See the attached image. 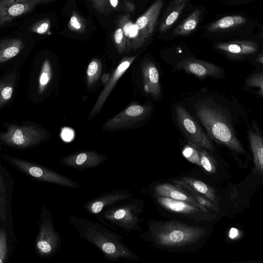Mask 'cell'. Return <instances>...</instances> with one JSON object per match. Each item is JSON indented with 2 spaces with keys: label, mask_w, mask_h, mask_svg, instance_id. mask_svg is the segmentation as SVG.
Listing matches in <instances>:
<instances>
[{
  "label": "cell",
  "mask_w": 263,
  "mask_h": 263,
  "mask_svg": "<svg viewBox=\"0 0 263 263\" xmlns=\"http://www.w3.org/2000/svg\"><path fill=\"white\" fill-rule=\"evenodd\" d=\"M69 221L80 237L91 243L102 253L105 258L115 261L119 259L136 260L138 257L123 241V237L97 222L70 216Z\"/></svg>",
  "instance_id": "cell-1"
},
{
  "label": "cell",
  "mask_w": 263,
  "mask_h": 263,
  "mask_svg": "<svg viewBox=\"0 0 263 263\" xmlns=\"http://www.w3.org/2000/svg\"><path fill=\"white\" fill-rule=\"evenodd\" d=\"M148 105L132 104L108 119L103 125L105 130H114L135 125L144 120L150 114Z\"/></svg>",
  "instance_id": "cell-7"
},
{
  "label": "cell",
  "mask_w": 263,
  "mask_h": 263,
  "mask_svg": "<svg viewBox=\"0 0 263 263\" xmlns=\"http://www.w3.org/2000/svg\"><path fill=\"white\" fill-rule=\"evenodd\" d=\"M110 5L114 8H116L118 4V0H109Z\"/></svg>",
  "instance_id": "cell-41"
},
{
  "label": "cell",
  "mask_w": 263,
  "mask_h": 263,
  "mask_svg": "<svg viewBox=\"0 0 263 263\" xmlns=\"http://www.w3.org/2000/svg\"><path fill=\"white\" fill-rule=\"evenodd\" d=\"M238 235V230L235 228H232L229 232V236L231 238H234Z\"/></svg>",
  "instance_id": "cell-40"
},
{
  "label": "cell",
  "mask_w": 263,
  "mask_h": 263,
  "mask_svg": "<svg viewBox=\"0 0 263 263\" xmlns=\"http://www.w3.org/2000/svg\"><path fill=\"white\" fill-rule=\"evenodd\" d=\"M156 199L160 204L171 211L183 214H191L202 211L197 206L185 201L160 196H157Z\"/></svg>",
  "instance_id": "cell-21"
},
{
  "label": "cell",
  "mask_w": 263,
  "mask_h": 263,
  "mask_svg": "<svg viewBox=\"0 0 263 263\" xmlns=\"http://www.w3.org/2000/svg\"><path fill=\"white\" fill-rule=\"evenodd\" d=\"M184 190L186 191L200 205L205 207L206 209L208 208L217 213L219 212V208L217 204L212 202L204 196L192 191Z\"/></svg>",
  "instance_id": "cell-29"
},
{
  "label": "cell",
  "mask_w": 263,
  "mask_h": 263,
  "mask_svg": "<svg viewBox=\"0 0 263 263\" xmlns=\"http://www.w3.org/2000/svg\"><path fill=\"white\" fill-rule=\"evenodd\" d=\"M13 89L11 87L7 86L2 90L1 95L2 97L5 100H8L12 96Z\"/></svg>",
  "instance_id": "cell-39"
},
{
  "label": "cell",
  "mask_w": 263,
  "mask_h": 263,
  "mask_svg": "<svg viewBox=\"0 0 263 263\" xmlns=\"http://www.w3.org/2000/svg\"><path fill=\"white\" fill-rule=\"evenodd\" d=\"M106 157L93 151H84L72 154L61 160L64 165L78 170L95 167L103 163Z\"/></svg>",
  "instance_id": "cell-14"
},
{
  "label": "cell",
  "mask_w": 263,
  "mask_h": 263,
  "mask_svg": "<svg viewBox=\"0 0 263 263\" xmlns=\"http://www.w3.org/2000/svg\"><path fill=\"white\" fill-rule=\"evenodd\" d=\"M94 7L100 11L105 10L109 4V0H90Z\"/></svg>",
  "instance_id": "cell-38"
},
{
  "label": "cell",
  "mask_w": 263,
  "mask_h": 263,
  "mask_svg": "<svg viewBox=\"0 0 263 263\" xmlns=\"http://www.w3.org/2000/svg\"><path fill=\"white\" fill-rule=\"evenodd\" d=\"M190 144L184 147L182 155L189 161L201 166L199 155L197 150L193 145Z\"/></svg>",
  "instance_id": "cell-32"
},
{
  "label": "cell",
  "mask_w": 263,
  "mask_h": 263,
  "mask_svg": "<svg viewBox=\"0 0 263 263\" xmlns=\"http://www.w3.org/2000/svg\"><path fill=\"white\" fill-rule=\"evenodd\" d=\"M102 63L97 59H92L89 63L86 71L88 88L93 86L99 80L102 72Z\"/></svg>",
  "instance_id": "cell-27"
},
{
  "label": "cell",
  "mask_w": 263,
  "mask_h": 263,
  "mask_svg": "<svg viewBox=\"0 0 263 263\" xmlns=\"http://www.w3.org/2000/svg\"><path fill=\"white\" fill-rule=\"evenodd\" d=\"M132 4H130L129 2L126 3L127 8H128L129 11L132 12V11H133V10L134 9V5L130 6V5Z\"/></svg>",
  "instance_id": "cell-43"
},
{
  "label": "cell",
  "mask_w": 263,
  "mask_h": 263,
  "mask_svg": "<svg viewBox=\"0 0 263 263\" xmlns=\"http://www.w3.org/2000/svg\"><path fill=\"white\" fill-rule=\"evenodd\" d=\"M189 143L193 145L197 150L199 155L201 167H202L208 173H215L216 171L215 161L213 158L206 151V149L197 146L191 142L189 141Z\"/></svg>",
  "instance_id": "cell-28"
},
{
  "label": "cell",
  "mask_w": 263,
  "mask_h": 263,
  "mask_svg": "<svg viewBox=\"0 0 263 263\" xmlns=\"http://www.w3.org/2000/svg\"><path fill=\"white\" fill-rule=\"evenodd\" d=\"M256 61H257V62H258L259 63L261 64H262L263 63V58H262V54L260 55V57H258L256 59Z\"/></svg>",
  "instance_id": "cell-44"
},
{
  "label": "cell",
  "mask_w": 263,
  "mask_h": 263,
  "mask_svg": "<svg viewBox=\"0 0 263 263\" xmlns=\"http://www.w3.org/2000/svg\"><path fill=\"white\" fill-rule=\"evenodd\" d=\"M40 139V136H29V129L16 128L6 140L12 145L26 147L37 142Z\"/></svg>",
  "instance_id": "cell-22"
},
{
  "label": "cell",
  "mask_w": 263,
  "mask_h": 263,
  "mask_svg": "<svg viewBox=\"0 0 263 263\" xmlns=\"http://www.w3.org/2000/svg\"><path fill=\"white\" fill-rule=\"evenodd\" d=\"M195 112L211 138L236 152L245 153L234 134L229 118L221 109L213 105L202 104L196 108Z\"/></svg>",
  "instance_id": "cell-2"
},
{
  "label": "cell",
  "mask_w": 263,
  "mask_h": 263,
  "mask_svg": "<svg viewBox=\"0 0 263 263\" xmlns=\"http://www.w3.org/2000/svg\"><path fill=\"white\" fill-rule=\"evenodd\" d=\"M74 130L69 127H64L61 133V137L63 141L69 142L73 140L74 137Z\"/></svg>",
  "instance_id": "cell-36"
},
{
  "label": "cell",
  "mask_w": 263,
  "mask_h": 263,
  "mask_svg": "<svg viewBox=\"0 0 263 263\" xmlns=\"http://www.w3.org/2000/svg\"><path fill=\"white\" fill-rule=\"evenodd\" d=\"M1 180H2V177H1V175L0 174V205L3 202V195L1 193V181H2Z\"/></svg>",
  "instance_id": "cell-42"
},
{
  "label": "cell",
  "mask_w": 263,
  "mask_h": 263,
  "mask_svg": "<svg viewBox=\"0 0 263 263\" xmlns=\"http://www.w3.org/2000/svg\"><path fill=\"white\" fill-rule=\"evenodd\" d=\"M23 47V41L20 38H10L0 43V62L16 56Z\"/></svg>",
  "instance_id": "cell-24"
},
{
  "label": "cell",
  "mask_w": 263,
  "mask_h": 263,
  "mask_svg": "<svg viewBox=\"0 0 263 263\" xmlns=\"http://www.w3.org/2000/svg\"><path fill=\"white\" fill-rule=\"evenodd\" d=\"M119 26L122 28L127 41L126 51L137 50L139 48V32L135 23L129 20L128 16H124L119 21Z\"/></svg>",
  "instance_id": "cell-20"
},
{
  "label": "cell",
  "mask_w": 263,
  "mask_h": 263,
  "mask_svg": "<svg viewBox=\"0 0 263 263\" xmlns=\"http://www.w3.org/2000/svg\"><path fill=\"white\" fill-rule=\"evenodd\" d=\"M163 4V0L156 1L135 23L138 30L140 48L152 36Z\"/></svg>",
  "instance_id": "cell-9"
},
{
  "label": "cell",
  "mask_w": 263,
  "mask_h": 263,
  "mask_svg": "<svg viewBox=\"0 0 263 263\" xmlns=\"http://www.w3.org/2000/svg\"><path fill=\"white\" fill-rule=\"evenodd\" d=\"M247 22V19L241 15L227 16L210 24L207 29L210 32L223 30L241 25Z\"/></svg>",
  "instance_id": "cell-25"
},
{
  "label": "cell",
  "mask_w": 263,
  "mask_h": 263,
  "mask_svg": "<svg viewBox=\"0 0 263 263\" xmlns=\"http://www.w3.org/2000/svg\"><path fill=\"white\" fill-rule=\"evenodd\" d=\"M188 0H173L170 11L161 22L159 31H166L175 23L184 8Z\"/></svg>",
  "instance_id": "cell-23"
},
{
  "label": "cell",
  "mask_w": 263,
  "mask_h": 263,
  "mask_svg": "<svg viewBox=\"0 0 263 263\" xmlns=\"http://www.w3.org/2000/svg\"><path fill=\"white\" fill-rule=\"evenodd\" d=\"M8 161L26 174L40 181L74 189L80 187L77 183L69 178L42 166L15 158H8Z\"/></svg>",
  "instance_id": "cell-6"
},
{
  "label": "cell",
  "mask_w": 263,
  "mask_h": 263,
  "mask_svg": "<svg viewBox=\"0 0 263 263\" xmlns=\"http://www.w3.org/2000/svg\"><path fill=\"white\" fill-rule=\"evenodd\" d=\"M60 243V236L52 223L47 220L42 222L35 241L37 253L42 256H50L58 250Z\"/></svg>",
  "instance_id": "cell-10"
},
{
  "label": "cell",
  "mask_w": 263,
  "mask_h": 263,
  "mask_svg": "<svg viewBox=\"0 0 263 263\" xmlns=\"http://www.w3.org/2000/svg\"><path fill=\"white\" fill-rule=\"evenodd\" d=\"M173 182L183 189L192 191L204 196L216 204L218 203L214 189L200 180L190 177H183L173 180Z\"/></svg>",
  "instance_id": "cell-18"
},
{
  "label": "cell",
  "mask_w": 263,
  "mask_h": 263,
  "mask_svg": "<svg viewBox=\"0 0 263 263\" xmlns=\"http://www.w3.org/2000/svg\"><path fill=\"white\" fill-rule=\"evenodd\" d=\"M246 86L259 89V95L263 96V73L262 72H257L248 78L245 81Z\"/></svg>",
  "instance_id": "cell-30"
},
{
  "label": "cell",
  "mask_w": 263,
  "mask_h": 263,
  "mask_svg": "<svg viewBox=\"0 0 263 263\" xmlns=\"http://www.w3.org/2000/svg\"><path fill=\"white\" fill-rule=\"evenodd\" d=\"M51 77V69L49 63L46 61L44 63V68L40 79V83L42 87L45 86L49 81Z\"/></svg>",
  "instance_id": "cell-35"
},
{
  "label": "cell",
  "mask_w": 263,
  "mask_h": 263,
  "mask_svg": "<svg viewBox=\"0 0 263 263\" xmlns=\"http://www.w3.org/2000/svg\"><path fill=\"white\" fill-rule=\"evenodd\" d=\"M135 58L136 56L124 57L121 59L116 68L109 77L105 86L92 108L88 116V120L91 119L99 113L117 82L126 71Z\"/></svg>",
  "instance_id": "cell-11"
},
{
  "label": "cell",
  "mask_w": 263,
  "mask_h": 263,
  "mask_svg": "<svg viewBox=\"0 0 263 263\" xmlns=\"http://www.w3.org/2000/svg\"><path fill=\"white\" fill-rule=\"evenodd\" d=\"M114 39L118 52L121 54L125 52L127 48V41L123 31L120 26L115 30Z\"/></svg>",
  "instance_id": "cell-31"
},
{
  "label": "cell",
  "mask_w": 263,
  "mask_h": 263,
  "mask_svg": "<svg viewBox=\"0 0 263 263\" xmlns=\"http://www.w3.org/2000/svg\"><path fill=\"white\" fill-rule=\"evenodd\" d=\"M151 236L157 245L165 247L185 246L198 241L205 234L203 228L178 221L154 222L149 226Z\"/></svg>",
  "instance_id": "cell-3"
},
{
  "label": "cell",
  "mask_w": 263,
  "mask_h": 263,
  "mask_svg": "<svg viewBox=\"0 0 263 263\" xmlns=\"http://www.w3.org/2000/svg\"><path fill=\"white\" fill-rule=\"evenodd\" d=\"M51 0H0V27Z\"/></svg>",
  "instance_id": "cell-8"
},
{
  "label": "cell",
  "mask_w": 263,
  "mask_h": 263,
  "mask_svg": "<svg viewBox=\"0 0 263 263\" xmlns=\"http://www.w3.org/2000/svg\"><path fill=\"white\" fill-rule=\"evenodd\" d=\"M177 123L185 137L194 144L213 152L214 146L200 125L182 106L175 108Z\"/></svg>",
  "instance_id": "cell-5"
},
{
  "label": "cell",
  "mask_w": 263,
  "mask_h": 263,
  "mask_svg": "<svg viewBox=\"0 0 263 263\" xmlns=\"http://www.w3.org/2000/svg\"><path fill=\"white\" fill-rule=\"evenodd\" d=\"M202 12L199 9H195L180 23L174 30L176 35H187L193 32L197 27L200 20Z\"/></svg>",
  "instance_id": "cell-26"
},
{
  "label": "cell",
  "mask_w": 263,
  "mask_h": 263,
  "mask_svg": "<svg viewBox=\"0 0 263 263\" xmlns=\"http://www.w3.org/2000/svg\"><path fill=\"white\" fill-rule=\"evenodd\" d=\"M142 212L141 201L129 198L105 207L97 218L115 231L131 232L139 230Z\"/></svg>",
  "instance_id": "cell-4"
},
{
  "label": "cell",
  "mask_w": 263,
  "mask_h": 263,
  "mask_svg": "<svg viewBox=\"0 0 263 263\" xmlns=\"http://www.w3.org/2000/svg\"><path fill=\"white\" fill-rule=\"evenodd\" d=\"M177 65L179 68L199 78H218L223 73L220 67L194 58L183 59Z\"/></svg>",
  "instance_id": "cell-13"
},
{
  "label": "cell",
  "mask_w": 263,
  "mask_h": 263,
  "mask_svg": "<svg viewBox=\"0 0 263 263\" xmlns=\"http://www.w3.org/2000/svg\"><path fill=\"white\" fill-rule=\"evenodd\" d=\"M70 28L72 30L80 31L83 29V24L80 21L77 16L73 14L71 16L69 23Z\"/></svg>",
  "instance_id": "cell-37"
},
{
  "label": "cell",
  "mask_w": 263,
  "mask_h": 263,
  "mask_svg": "<svg viewBox=\"0 0 263 263\" xmlns=\"http://www.w3.org/2000/svg\"><path fill=\"white\" fill-rule=\"evenodd\" d=\"M133 196L134 194L129 190H115L103 193L100 196L88 201L83 206L89 213L97 215L105 207L131 198Z\"/></svg>",
  "instance_id": "cell-12"
},
{
  "label": "cell",
  "mask_w": 263,
  "mask_h": 263,
  "mask_svg": "<svg viewBox=\"0 0 263 263\" xmlns=\"http://www.w3.org/2000/svg\"><path fill=\"white\" fill-rule=\"evenodd\" d=\"M155 194L157 196L185 201L197 206L202 211H207L205 207L197 202L186 191L176 185L169 183L158 184L155 187Z\"/></svg>",
  "instance_id": "cell-16"
},
{
  "label": "cell",
  "mask_w": 263,
  "mask_h": 263,
  "mask_svg": "<svg viewBox=\"0 0 263 263\" xmlns=\"http://www.w3.org/2000/svg\"><path fill=\"white\" fill-rule=\"evenodd\" d=\"M7 235L4 229H0V263L4 262L7 255Z\"/></svg>",
  "instance_id": "cell-33"
},
{
  "label": "cell",
  "mask_w": 263,
  "mask_h": 263,
  "mask_svg": "<svg viewBox=\"0 0 263 263\" xmlns=\"http://www.w3.org/2000/svg\"><path fill=\"white\" fill-rule=\"evenodd\" d=\"M144 90L154 98H158L161 95V87L158 70L151 61L145 60L141 64Z\"/></svg>",
  "instance_id": "cell-15"
},
{
  "label": "cell",
  "mask_w": 263,
  "mask_h": 263,
  "mask_svg": "<svg viewBox=\"0 0 263 263\" xmlns=\"http://www.w3.org/2000/svg\"><path fill=\"white\" fill-rule=\"evenodd\" d=\"M249 138L254 158L255 171L262 175L263 173V140L258 132L249 131Z\"/></svg>",
  "instance_id": "cell-19"
},
{
  "label": "cell",
  "mask_w": 263,
  "mask_h": 263,
  "mask_svg": "<svg viewBox=\"0 0 263 263\" xmlns=\"http://www.w3.org/2000/svg\"><path fill=\"white\" fill-rule=\"evenodd\" d=\"M50 26L48 20H42L34 24L31 28V30L38 34L46 33L49 29Z\"/></svg>",
  "instance_id": "cell-34"
},
{
  "label": "cell",
  "mask_w": 263,
  "mask_h": 263,
  "mask_svg": "<svg viewBox=\"0 0 263 263\" xmlns=\"http://www.w3.org/2000/svg\"><path fill=\"white\" fill-rule=\"evenodd\" d=\"M219 50L227 54L235 57H242L256 53L258 46L250 41H235L220 43L216 45Z\"/></svg>",
  "instance_id": "cell-17"
}]
</instances>
